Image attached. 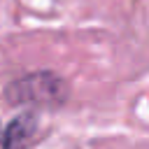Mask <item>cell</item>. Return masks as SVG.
<instances>
[{
    "label": "cell",
    "instance_id": "obj_1",
    "mask_svg": "<svg viewBox=\"0 0 149 149\" xmlns=\"http://www.w3.org/2000/svg\"><path fill=\"white\" fill-rule=\"evenodd\" d=\"M68 91H65V84L49 74V72H40V74H33V77H26L21 81H16L12 86V98H16L19 102H26V100H35V102H49V105H61L65 100Z\"/></svg>",
    "mask_w": 149,
    "mask_h": 149
},
{
    "label": "cell",
    "instance_id": "obj_2",
    "mask_svg": "<svg viewBox=\"0 0 149 149\" xmlns=\"http://www.w3.org/2000/svg\"><path fill=\"white\" fill-rule=\"evenodd\" d=\"M35 130V116H21L16 119L5 135V149H21L26 144V140L33 135Z\"/></svg>",
    "mask_w": 149,
    "mask_h": 149
}]
</instances>
